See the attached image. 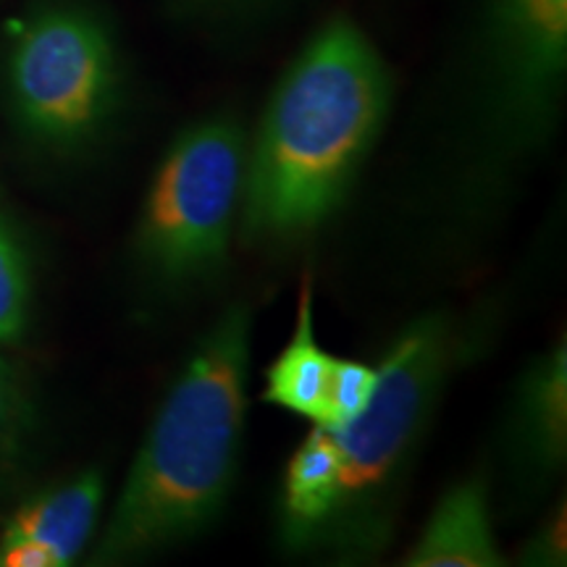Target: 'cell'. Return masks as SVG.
I'll list each match as a JSON object with an SVG mask.
<instances>
[{"label": "cell", "instance_id": "1", "mask_svg": "<svg viewBox=\"0 0 567 567\" xmlns=\"http://www.w3.org/2000/svg\"><path fill=\"white\" fill-rule=\"evenodd\" d=\"M392 82L373 42L334 19L292 61L247 145L239 216L260 237H300L342 205L386 122Z\"/></svg>", "mask_w": 567, "mask_h": 567}, {"label": "cell", "instance_id": "2", "mask_svg": "<svg viewBox=\"0 0 567 567\" xmlns=\"http://www.w3.org/2000/svg\"><path fill=\"white\" fill-rule=\"evenodd\" d=\"M250 334V310L234 305L189 354L142 439L95 563L176 547L221 515L245 439Z\"/></svg>", "mask_w": 567, "mask_h": 567}, {"label": "cell", "instance_id": "3", "mask_svg": "<svg viewBox=\"0 0 567 567\" xmlns=\"http://www.w3.org/2000/svg\"><path fill=\"white\" fill-rule=\"evenodd\" d=\"M455 350V326L442 313L417 318L389 347L371 402L344 429L331 431L339 476L316 547L342 557L373 555L384 547L396 496L429 431Z\"/></svg>", "mask_w": 567, "mask_h": 567}, {"label": "cell", "instance_id": "4", "mask_svg": "<svg viewBox=\"0 0 567 567\" xmlns=\"http://www.w3.org/2000/svg\"><path fill=\"white\" fill-rule=\"evenodd\" d=\"M245 132L229 118L189 126L172 142L142 205L137 250L163 284L205 279L226 264L243 208Z\"/></svg>", "mask_w": 567, "mask_h": 567}, {"label": "cell", "instance_id": "5", "mask_svg": "<svg viewBox=\"0 0 567 567\" xmlns=\"http://www.w3.org/2000/svg\"><path fill=\"white\" fill-rule=\"evenodd\" d=\"M116 80L109 32L84 11H42L13 42V111L21 126L48 145H76L95 134L116 97Z\"/></svg>", "mask_w": 567, "mask_h": 567}, {"label": "cell", "instance_id": "6", "mask_svg": "<svg viewBox=\"0 0 567 567\" xmlns=\"http://www.w3.org/2000/svg\"><path fill=\"white\" fill-rule=\"evenodd\" d=\"M494 38L509 95L538 111L567 66V0H496Z\"/></svg>", "mask_w": 567, "mask_h": 567}, {"label": "cell", "instance_id": "7", "mask_svg": "<svg viewBox=\"0 0 567 567\" xmlns=\"http://www.w3.org/2000/svg\"><path fill=\"white\" fill-rule=\"evenodd\" d=\"M502 563L486 486L478 478L460 481L442 496L405 557L410 567H496Z\"/></svg>", "mask_w": 567, "mask_h": 567}, {"label": "cell", "instance_id": "8", "mask_svg": "<svg viewBox=\"0 0 567 567\" xmlns=\"http://www.w3.org/2000/svg\"><path fill=\"white\" fill-rule=\"evenodd\" d=\"M515 444L536 473H555L567 455L565 342L536 360L515 402Z\"/></svg>", "mask_w": 567, "mask_h": 567}, {"label": "cell", "instance_id": "9", "mask_svg": "<svg viewBox=\"0 0 567 567\" xmlns=\"http://www.w3.org/2000/svg\"><path fill=\"white\" fill-rule=\"evenodd\" d=\"M339 476L334 434L313 425L284 473L279 536L289 549H313L331 513Z\"/></svg>", "mask_w": 567, "mask_h": 567}, {"label": "cell", "instance_id": "10", "mask_svg": "<svg viewBox=\"0 0 567 567\" xmlns=\"http://www.w3.org/2000/svg\"><path fill=\"white\" fill-rule=\"evenodd\" d=\"M105 484L97 471L55 486L19 507L0 538H32L53 551L59 565H71L87 547L103 507Z\"/></svg>", "mask_w": 567, "mask_h": 567}, {"label": "cell", "instance_id": "11", "mask_svg": "<svg viewBox=\"0 0 567 567\" xmlns=\"http://www.w3.org/2000/svg\"><path fill=\"white\" fill-rule=\"evenodd\" d=\"M331 363H334V358L316 339L313 295H310V284H305L300 308H297L295 334L279 352V358L268 365L264 400L268 405H276L318 425L323 421Z\"/></svg>", "mask_w": 567, "mask_h": 567}, {"label": "cell", "instance_id": "12", "mask_svg": "<svg viewBox=\"0 0 567 567\" xmlns=\"http://www.w3.org/2000/svg\"><path fill=\"white\" fill-rule=\"evenodd\" d=\"M32 281L27 252L0 213V344L24 334L30 321Z\"/></svg>", "mask_w": 567, "mask_h": 567}, {"label": "cell", "instance_id": "13", "mask_svg": "<svg viewBox=\"0 0 567 567\" xmlns=\"http://www.w3.org/2000/svg\"><path fill=\"white\" fill-rule=\"evenodd\" d=\"M34 431V410L19 373L0 358V478L17 471Z\"/></svg>", "mask_w": 567, "mask_h": 567}, {"label": "cell", "instance_id": "14", "mask_svg": "<svg viewBox=\"0 0 567 567\" xmlns=\"http://www.w3.org/2000/svg\"><path fill=\"white\" fill-rule=\"evenodd\" d=\"M375 384H379V365L334 358L329 386H326L323 421L318 425L329 431L344 429L347 423L363 413L375 392Z\"/></svg>", "mask_w": 567, "mask_h": 567}, {"label": "cell", "instance_id": "15", "mask_svg": "<svg viewBox=\"0 0 567 567\" xmlns=\"http://www.w3.org/2000/svg\"><path fill=\"white\" fill-rule=\"evenodd\" d=\"M565 507H559L549 520H544V526L538 528V534L530 538L526 547V563L528 565H565V547H567V530H565Z\"/></svg>", "mask_w": 567, "mask_h": 567}, {"label": "cell", "instance_id": "16", "mask_svg": "<svg viewBox=\"0 0 567 567\" xmlns=\"http://www.w3.org/2000/svg\"><path fill=\"white\" fill-rule=\"evenodd\" d=\"M0 565L3 567H61L45 544L32 538H0Z\"/></svg>", "mask_w": 567, "mask_h": 567}]
</instances>
